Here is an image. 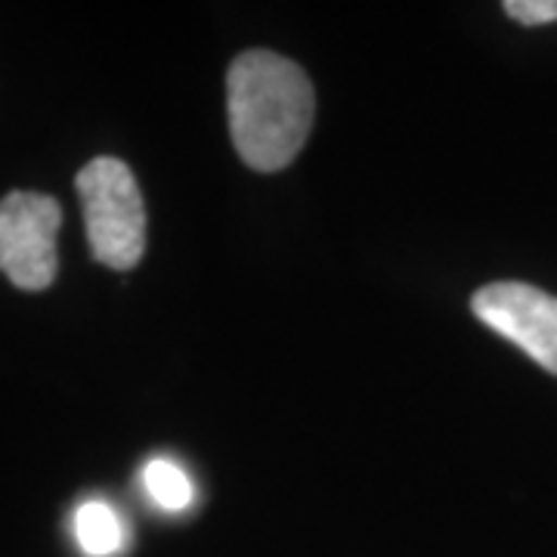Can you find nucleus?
I'll return each mask as SVG.
<instances>
[{"mask_svg": "<svg viewBox=\"0 0 557 557\" xmlns=\"http://www.w3.org/2000/svg\"><path fill=\"white\" fill-rule=\"evenodd\" d=\"M226 106L242 161L270 174L304 149L313 127L317 97L298 62L270 50H248L230 65Z\"/></svg>", "mask_w": 557, "mask_h": 557, "instance_id": "nucleus-1", "label": "nucleus"}, {"mask_svg": "<svg viewBox=\"0 0 557 557\" xmlns=\"http://www.w3.org/2000/svg\"><path fill=\"white\" fill-rule=\"evenodd\" d=\"M75 186L94 258L112 270L137 267L146 251V205L131 168L100 156L81 168Z\"/></svg>", "mask_w": 557, "mask_h": 557, "instance_id": "nucleus-2", "label": "nucleus"}, {"mask_svg": "<svg viewBox=\"0 0 557 557\" xmlns=\"http://www.w3.org/2000/svg\"><path fill=\"white\" fill-rule=\"evenodd\" d=\"M60 201L44 193H10L0 199V273L22 292H44L57 278Z\"/></svg>", "mask_w": 557, "mask_h": 557, "instance_id": "nucleus-3", "label": "nucleus"}, {"mask_svg": "<svg viewBox=\"0 0 557 557\" xmlns=\"http://www.w3.org/2000/svg\"><path fill=\"white\" fill-rule=\"evenodd\" d=\"M471 310L496 335L518 344L542 369L557 375V298L527 282L483 285Z\"/></svg>", "mask_w": 557, "mask_h": 557, "instance_id": "nucleus-4", "label": "nucleus"}, {"mask_svg": "<svg viewBox=\"0 0 557 557\" xmlns=\"http://www.w3.org/2000/svg\"><path fill=\"white\" fill-rule=\"evenodd\" d=\"M72 533H75V542L87 557H119L131 542L127 523L102 498L81 502L72 515Z\"/></svg>", "mask_w": 557, "mask_h": 557, "instance_id": "nucleus-5", "label": "nucleus"}, {"mask_svg": "<svg viewBox=\"0 0 557 557\" xmlns=\"http://www.w3.org/2000/svg\"><path fill=\"white\" fill-rule=\"evenodd\" d=\"M143 490L161 511H186L196 502V486L189 474L171 458H149L143 465Z\"/></svg>", "mask_w": 557, "mask_h": 557, "instance_id": "nucleus-6", "label": "nucleus"}, {"mask_svg": "<svg viewBox=\"0 0 557 557\" xmlns=\"http://www.w3.org/2000/svg\"><path fill=\"white\" fill-rule=\"evenodd\" d=\"M505 13L520 25H548L557 20V0H508Z\"/></svg>", "mask_w": 557, "mask_h": 557, "instance_id": "nucleus-7", "label": "nucleus"}]
</instances>
